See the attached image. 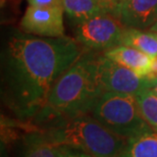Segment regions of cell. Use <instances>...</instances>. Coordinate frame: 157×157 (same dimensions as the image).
I'll use <instances>...</instances> for the list:
<instances>
[{
    "label": "cell",
    "instance_id": "cell-1",
    "mask_svg": "<svg viewBox=\"0 0 157 157\" xmlns=\"http://www.w3.org/2000/svg\"><path fill=\"white\" fill-rule=\"evenodd\" d=\"M83 55L68 37L14 36L4 54L5 100L21 118H35L57 80Z\"/></svg>",
    "mask_w": 157,
    "mask_h": 157
},
{
    "label": "cell",
    "instance_id": "cell-2",
    "mask_svg": "<svg viewBox=\"0 0 157 157\" xmlns=\"http://www.w3.org/2000/svg\"><path fill=\"white\" fill-rule=\"evenodd\" d=\"M100 58L82 55L54 84L46 105L35 117L40 122H53L91 113L103 93Z\"/></svg>",
    "mask_w": 157,
    "mask_h": 157
},
{
    "label": "cell",
    "instance_id": "cell-3",
    "mask_svg": "<svg viewBox=\"0 0 157 157\" xmlns=\"http://www.w3.org/2000/svg\"><path fill=\"white\" fill-rule=\"evenodd\" d=\"M40 133L56 146L80 149L92 157H121L128 142L88 114L50 122Z\"/></svg>",
    "mask_w": 157,
    "mask_h": 157
},
{
    "label": "cell",
    "instance_id": "cell-4",
    "mask_svg": "<svg viewBox=\"0 0 157 157\" xmlns=\"http://www.w3.org/2000/svg\"><path fill=\"white\" fill-rule=\"evenodd\" d=\"M91 114L106 128L124 140L151 131L132 94L104 92L97 100Z\"/></svg>",
    "mask_w": 157,
    "mask_h": 157
},
{
    "label": "cell",
    "instance_id": "cell-5",
    "mask_svg": "<svg viewBox=\"0 0 157 157\" xmlns=\"http://www.w3.org/2000/svg\"><path fill=\"white\" fill-rule=\"evenodd\" d=\"M125 27L114 14L108 12L90 17L77 24L76 41L90 49H110L121 45Z\"/></svg>",
    "mask_w": 157,
    "mask_h": 157
},
{
    "label": "cell",
    "instance_id": "cell-6",
    "mask_svg": "<svg viewBox=\"0 0 157 157\" xmlns=\"http://www.w3.org/2000/svg\"><path fill=\"white\" fill-rule=\"evenodd\" d=\"M100 75L104 92L137 95L141 91L151 87V80L148 78L139 76L104 55L100 58Z\"/></svg>",
    "mask_w": 157,
    "mask_h": 157
},
{
    "label": "cell",
    "instance_id": "cell-7",
    "mask_svg": "<svg viewBox=\"0 0 157 157\" xmlns=\"http://www.w3.org/2000/svg\"><path fill=\"white\" fill-rule=\"evenodd\" d=\"M63 8L30 6L21 21L24 32L42 38H59L64 36Z\"/></svg>",
    "mask_w": 157,
    "mask_h": 157
},
{
    "label": "cell",
    "instance_id": "cell-8",
    "mask_svg": "<svg viewBox=\"0 0 157 157\" xmlns=\"http://www.w3.org/2000/svg\"><path fill=\"white\" fill-rule=\"evenodd\" d=\"M117 17L125 28L150 30L157 23V0H124Z\"/></svg>",
    "mask_w": 157,
    "mask_h": 157
},
{
    "label": "cell",
    "instance_id": "cell-9",
    "mask_svg": "<svg viewBox=\"0 0 157 157\" xmlns=\"http://www.w3.org/2000/svg\"><path fill=\"white\" fill-rule=\"evenodd\" d=\"M104 56L145 78L148 77L153 59L140 50L124 45H118L106 50Z\"/></svg>",
    "mask_w": 157,
    "mask_h": 157
},
{
    "label": "cell",
    "instance_id": "cell-10",
    "mask_svg": "<svg viewBox=\"0 0 157 157\" xmlns=\"http://www.w3.org/2000/svg\"><path fill=\"white\" fill-rule=\"evenodd\" d=\"M121 45L133 47L151 57L157 56V35L151 30H138L125 28Z\"/></svg>",
    "mask_w": 157,
    "mask_h": 157
},
{
    "label": "cell",
    "instance_id": "cell-11",
    "mask_svg": "<svg viewBox=\"0 0 157 157\" xmlns=\"http://www.w3.org/2000/svg\"><path fill=\"white\" fill-rule=\"evenodd\" d=\"M121 157H157V132L151 130L128 139Z\"/></svg>",
    "mask_w": 157,
    "mask_h": 157
},
{
    "label": "cell",
    "instance_id": "cell-12",
    "mask_svg": "<svg viewBox=\"0 0 157 157\" xmlns=\"http://www.w3.org/2000/svg\"><path fill=\"white\" fill-rule=\"evenodd\" d=\"M63 10L76 24L105 12L97 0H62Z\"/></svg>",
    "mask_w": 157,
    "mask_h": 157
},
{
    "label": "cell",
    "instance_id": "cell-13",
    "mask_svg": "<svg viewBox=\"0 0 157 157\" xmlns=\"http://www.w3.org/2000/svg\"><path fill=\"white\" fill-rule=\"evenodd\" d=\"M59 155L60 146L49 142L38 132L27 137L21 157H59Z\"/></svg>",
    "mask_w": 157,
    "mask_h": 157
},
{
    "label": "cell",
    "instance_id": "cell-14",
    "mask_svg": "<svg viewBox=\"0 0 157 157\" xmlns=\"http://www.w3.org/2000/svg\"><path fill=\"white\" fill-rule=\"evenodd\" d=\"M135 96L145 121L153 131L157 132V95L149 88Z\"/></svg>",
    "mask_w": 157,
    "mask_h": 157
},
{
    "label": "cell",
    "instance_id": "cell-15",
    "mask_svg": "<svg viewBox=\"0 0 157 157\" xmlns=\"http://www.w3.org/2000/svg\"><path fill=\"white\" fill-rule=\"evenodd\" d=\"M97 1H98L100 6H101V8L105 12L114 14V15H117V17L118 15V10L121 4L119 0H97Z\"/></svg>",
    "mask_w": 157,
    "mask_h": 157
},
{
    "label": "cell",
    "instance_id": "cell-16",
    "mask_svg": "<svg viewBox=\"0 0 157 157\" xmlns=\"http://www.w3.org/2000/svg\"><path fill=\"white\" fill-rule=\"evenodd\" d=\"M27 1H28V5H30V6L63 8L62 0H27Z\"/></svg>",
    "mask_w": 157,
    "mask_h": 157
},
{
    "label": "cell",
    "instance_id": "cell-17",
    "mask_svg": "<svg viewBox=\"0 0 157 157\" xmlns=\"http://www.w3.org/2000/svg\"><path fill=\"white\" fill-rule=\"evenodd\" d=\"M59 157H92L80 149L71 148V147H60Z\"/></svg>",
    "mask_w": 157,
    "mask_h": 157
},
{
    "label": "cell",
    "instance_id": "cell-18",
    "mask_svg": "<svg viewBox=\"0 0 157 157\" xmlns=\"http://www.w3.org/2000/svg\"><path fill=\"white\" fill-rule=\"evenodd\" d=\"M150 89L157 95V78L151 80V87H150Z\"/></svg>",
    "mask_w": 157,
    "mask_h": 157
},
{
    "label": "cell",
    "instance_id": "cell-19",
    "mask_svg": "<svg viewBox=\"0 0 157 157\" xmlns=\"http://www.w3.org/2000/svg\"><path fill=\"white\" fill-rule=\"evenodd\" d=\"M20 1H21V0H2V2H8V3H18Z\"/></svg>",
    "mask_w": 157,
    "mask_h": 157
},
{
    "label": "cell",
    "instance_id": "cell-20",
    "mask_svg": "<svg viewBox=\"0 0 157 157\" xmlns=\"http://www.w3.org/2000/svg\"><path fill=\"white\" fill-rule=\"evenodd\" d=\"M150 30H151L152 32H154V33L156 34V35H157V23H156V24L154 25V26H153Z\"/></svg>",
    "mask_w": 157,
    "mask_h": 157
},
{
    "label": "cell",
    "instance_id": "cell-21",
    "mask_svg": "<svg viewBox=\"0 0 157 157\" xmlns=\"http://www.w3.org/2000/svg\"><path fill=\"white\" fill-rule=\"evenodd\" d=\"M119 1H121V3H122V2H124V0H119Z\"/></svg>",
    "mask_w": 157,
    "mask_h": 157
}]
</instances>
